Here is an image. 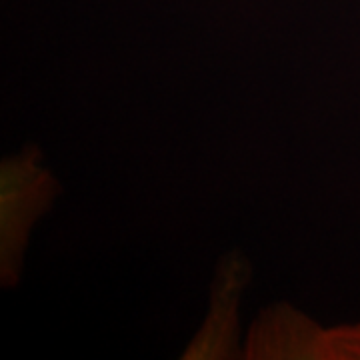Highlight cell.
Here are the masks:
<instances>
[{
    "mask_svg": "<svg viewBox=\"0 0 360 360\" xmlns=\"http://www.w3.org/2000/svg\"><path fill=\"white\" fill-rule=\"evenodd\" d=\"M60 196V184L37 144H25L0 165V284L18 286L32 226Z\"/></svg>",
    "mask_w": 360,
    "mask_h": 360,
    "instance_id": "obj_1",
    "label": "cell"
},
{
    "mask_svg": "<svg viewBox=\"0 0 360 360\" xmlns=\"http://www.w3.org/2000/svg\"><path fill=\"white\" fill-rule=\"evenodd\" d=\"M250 281L248 258L232 250L220 258L214 274L210 312L198 335L184 350V359L238 356V300Z\"/></svg>",
    "mask_w": 360,
    "mask_h": 360,
    "instance_id": "obj_2",
    "label": "cell"
},
{
    "mask_svg": "<svg viewBox=\"0 0 360 360\" xmlns=\"http://www.w3.org/2000/svg\"><path fill=\"white\" fill-rule=\"evenodd\" d=\"M321 326L290 309L276 304L262 310L252 326V335L246 347L250 359H310L314 356V340Z\"/></svg>",
    "mask_w": 360,
    "mask_h": 360,
    "instance_id": "obj_3",
    "label": "cell"
},
{
    "mask_svg": "<svg viewBox=\"0 0 360 360\" xmlns=\"http://www.w3.org/2000/svg\"><path fill=\"white\" fill-rule=\"evenodd\" d=\"M312 359H360V324L322 330L314 340Z\"/></svg>",
    "mask_w": 360,
    "mask_h": 360,
    "instance_id": "obj_4",
    "label": "cell"
}]
</instances>
